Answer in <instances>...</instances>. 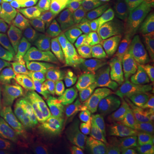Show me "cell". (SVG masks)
<instances>
[{"instance_id":"cell-1","label":"cell","mask_w":154,"mask_h":154,"mask_svg":"<svg viewBox=\"0 0 154 154\" xmlns=\"http://www.w3.org/2000/svg\"><path fill=\"white\" fill-rule=\"evenodd\" d=\"M46 118L50 122H75L112 128L118 127V122L102 103L82 101L69 94L59 96L46 114Z\"/></svg>"},{"instance_id":"cell-2","label":"cell","mask_w":154,"mask_h":154,"mask_svg":"<svg viewBox=\"0 0 154 154\" xmlns=\"http://www.w3.org/2000/svg\"><path fill=\"white\" fill-rule=\"evenodd\" d=\"M3 17L0 22V36L14 47L22 49L24 41L33 30V21L16 5L3 6Z\"/></svg>"},{"instance_id":"cell-3","label":"cell","mask_w":154,"mask_h":154,"mask_svg":"<svg viewBox=\"0 0 154 154\" xmlns=\"http://www.w3.org/2000/svg\"><path fill=\"white\" fill-rule=\"evenodd\" d=\"M116 44L121 51V57L125 62H130L150 49L145 32V25L136 17L128 20L114 36Z\"/></svg>"},{"instance_id":"cell-4","label":"cell","mask_w":154,"mask_h":154,"mask_svg":"<svg viewBox=\"0 0 154 154\" xmlns=\"http://www.w3.org/2000/svg\"><path fill=\"white\" fill-rule=\"evenodd\" d=\"M55 139L62 142H77L92 146L100 137L116 134L111 129L96 124H85L75 122H51Z\"/></svg>"},{"instance_id":"cell-5","label":"cell","mask_w":154,"mask_h":154,"mask_svg":"<svg viewBox=\"0 0 154 154\" xmlns=\"http://www.w3.org/2000/svg\"><path fill=\"white\" fill-rule=\"evenodd\" d=\"M44 69L45 63L42 59L25 49L21 50L15 63V69L31 108L34 102L36 90L43 78Z\"/></svg>"},{"instance_id":"cell-6","label":"cell","mask_w":154,"mask_h":154,"mask_svg":"<svg viewBox=\"0 0 154 154\" xmlns=\"http://www.w3.org/2000/svg\"><path fill=\"white\" fill-rule=\"evenodd\" d=\"M128 117L133 131L154 134V104L147 91L136 81L134 84V98Z\"/></svg>"},{"instance_id":"cell-7","label":"cell","mask_w":154,"mask_h":154,"mask_svg":"<svg viewBox=\"0 0 154 154\" xmlns=\"http://www.w3.org/2000/svg\"><path fill=\"white\" fill-rule=\"evenodd\" d=\"M101 75L93 69L79 68L68 83V89L74 97L85 102H95L101 99Z\"/></svg>"},{"instance_id":"cell-8","label":"cell","mask_w":154,"mask_h":154,"mask_svg":"<svg viewBox=\"0 0 154 154\" xmlns=\"http://www.w3.org/2000/svg\"><path fill=\"white\" fill-rule=\"evenodd\" d=\"M62 94V87L49 74H45L39 82L34 96V102L28 119L35 122L46 116V114Z\"/></svg>"},{"instance_id":"cell-9","label":"cell","mask_w":154,"mask_h":154,"mask_svg":"<svg viewBox=\"0 0 154 154\" xmlns=\"http://www.w3.org/2000/svg\"><path fill=\"white\" fill-rule=\"evenodd\" d=\"M101 98L105 107L114 116L116 121L124 126H128V110L114 75H107L102 79Z\"/></svg>"},{"instance_id":"cell-10","label":"cell","mask_w":154,"mask_h":154,"mask_svg":"<svg viewBox=\"0 0 154 154\" xmlns=\"http://www.w3.org/2000/svg\"><path fill=\"white\" fill-rule=\"evenodd\" d=\"M37 23L56 38H64L80 33L82 23L74 12L38 17Z\"/></svg>"},{"instance_id":"cell-11","label":"cell","mask_w":154,"mask_h":154,"mask_svg":"<svg viewBox=\"0 0 154 154\" xmlns=\"http://www.w3.org/2000/svg\"><path fill=\"white\" fill-rule=\"evenodd\" d=\"M28 52L42 60H48L60 50L58 40L52 37L38 23H35L33 30L22 46Z\"/></svg>"},{"instance_id":"cell-12","label":"cell","mask_w":154,"mask_h":154,"mask_svg":"<svg viewBox=\"0 0 154 154\" xmlns=\"http://www.w3.org/2000/svg\"><path fill=\"white\" fill-rule=\"evenodd\" d=\"M136 3L137 0H102L99 21L114 30L132 16Z\"/></svg>"},{"instance_id":"cell-13","label":"cell","mask_w":154,"mask_h":154,"mask_svg":"<svg viewBox=\"0 0 154 154\" xmlns=\"http://www.w3.org/2000/svg\"><path fill=\"white\" fill-rule=\"evenodd\" d=\"M123 65L119 50L116 44L108 38L95 54L92 69L101 75H110Z\"/></svg>"},{"instance_id":"cell-14","label":"cell","mask_w":154,"mask_h":154,"mask_svg":"<svg viewBox=\"0 0 154 154\" xmlns=\"http://www.w3.org/2000/svg\"><path fill=\"white\" fill-rule=\"evenodd\" d=\"M22 128L24 136L32 148L43 147L55 149L57 141L55 140L51 122L46 116L25 124Z\"/></svg>"},{"instance_id":"cell-15","label":"cell","mask_w":154,"mask_h":154,"mask_svg":"<svg viewBox=\"0 0 154 154\" xmlns=\"http://www.w3.org/2000/svg\"><path fill=\"white\" fill-rule=\"evenodd\" d=\"M0 88L11 99L16 100L28 113L31 105L22 89L16 72L11 67L0 65Z\"/></svg>"},{"instance_id":"cell-16","label":"cell","mask_w":154,"mask_h":154,"mask_svg":"<svg viewBox=\"0 0 154 154\" xmlns=\"http://www.w3.org/2000/svg\"><path fill=\"white\" fill-rule=\"evenodd\" d=\"M46 69L51 76L59 85H67L75 76L78 67L59 51L47 60Z\"/></svg>"},{"instance_id":"cell-17","label":"cell","mask_w":154,"mask_h":154,"mask_svg":"<svg viewBox=\"0 0 154 154\" xmlns=\"http://www.w3.org/2000/svg\"><path fill=\"white\" fill-rule=\"evenodd\" d=\"M58 45L70 60L87 66L90 64V46L79 34L61 38L58 40Z\"/></svg>"},{"instance_id":"cell-18","label":"cell","mask_w":154,"mask_h":154,"mask_svg":"<svg viewBox=\"0 0 154 154\" xmlns=\"http://www.w3.org/2000/svg\"><path fill=\"white\" fill-rule=\"evenodd\" d=\"M112 32L113 30L103 22L94 21L82 24V29L78 34L88 43L92 50L93 55H95Z\"/></svg>"},{"instance_id":"cell-19","label":"cell","mask_w":154,"mask_h":154,"mask_svg":"<svg viewBox=\"0 0 154 154\" xmlns=\"http://www.w3.org/2000/svg\"><path fill=\"white\" fill-rule=\"evenodd\" d=\"M128 69L134 80L143 88H147L154 78V55L150 53L139 57Z\"/></svg>"},{"instance_id":"cell-20","label":"cell","mask_w":154,"mask_h":154,"mask_svg":"<svg viewBox=\"0 0 154 154\" xmlns=\"http://www.w3.org/2000/svg\"><path fill=\"white\" fill-rule=\"evenodd\" d=\"M131 146L116 134L98 139L91 146V154H128Z\"/></svg>"},{"instance_id":"cell-21","label":"cell","mask_w":154,"mask_h":154,"mask_svg":"<svg viewBox=\"0 0 154 154\" xmlns=\"http://www.w3.org/2000/svg\"><path fill=\"white\" fill-rule=\"evenodd\" d=\"M0 116L17 123L28 118V112L0 88Z\"/></svg>"},{"instance_id":"cell-22","label":"cell","mask_w":154,"mask_h":154,"mask_svg":"<svg viewBox=\"0 0 154 154\" xmlns=\"http://www.w3.org/2000/svg\"><path fill=\"white\" fill-rule=\"evenodd\" d=\"M113 75L121 90L128 110L132 105V100L134 98V84L135 80L129 70L128 66L127 65H122L117 71L115 72Z\"/></svg>"},{"instance_id":"cell-23","label":"cell","mask_w":154,"mask_h":154,"mask_svg":"<svg viewBox=\"0 0 154 154\" xmlns=\"http://www.w3.org/2000/svg\"><path fill=\"white\" fill-rule=\"evenodd\" d=\"M101 5L102 0H79L73 12L84 24L99 20Z\"/></svg>"},{"instance_id":"cell-24","label":"cell","mask_w":154,"mask_h":154,"mask_svg":"<svg viewBox=\"0 0 154 154\" xmlns=\"http://www.w3.org/2000/svg\"><path fill=\"white\" fill-rule=\"evenodd\" d=\"M32 150L22 132L9 135L0 145V154H31Z\"/></svg>"},{"instance_id":"cell-25","label":"cell","mask_w":154,"mask_h":154,"mask_svg":"<svg viewBox=\"0 0 154 154\" xmlns=\"http://www.w3.org/2000/svg\"><path fill=\"white\" fill-rule=\"evenodd\" d=\"M132 16L146 26L154 19V0H137Z\"/></svg>"},{"instance_id":"cell-26","label":"cell","mask_w":154,"mask_h":154,"mask_svg":"<svg viewBox=\"0 0 154 154\" xmlns=\"http://www.w3.org/2000/svg\"><path fill=\"white\" fill-rule=\"evenodd\" d=\"M54 150L59 154H91V146L77 142L57 141Z\"/></svg>"},{"instance_id":"cell-27","label":"cell","mask_w":154,"mask_h":154,"mask_svg":"<svg viewBox=\"0 0 154 154\" xmlns=\"http://www.w3.org/2000/svg\"><path fill=\"white\" fill-rule=\"evenodd\" d=\"M17 57L15 47L0 36V65L11 66Z\"/></svg>"},{"instance_id":"cell-28","label":"cell","mask_w":154,"mask_h":154,"mask_svg":"<svg viewBox=\"0 0 154 154\" xmlns=\"http://www.w3.org/2000/svg\"><path fill=\"white\" fill-rule=\"evenodd\" d=\"M76 0H57V2L51 4L44 11H42L41 15L48 16V15H57L65 13L69 11L74 6Z\"/></svg>"},{"instance_id":"cell-29","label":"cell","mask_w":154,"mask_h":154,"mask_svg":"<svg viewBox=\"0 0 154 154\" xmlns=\"http://www.w3.org/2000/svg\"><path fill=\"white\" fill-rule=\"evenodd\" d=\"M22 131V126H20L17 122L7 120L0 116V145L9 135L21 133Z\"/></svg>"},{"instance_id":"cell-30","label":"cell","mask_w":154,"mask_h":154,"mask_svg":"<svg viewBox=\"0 0 154 154\" xmlns=\"http://www.w3.org/2000/svg\"><path fill=\"white\" fill-rule=\"evenodd\" d=\"M18 6L20 10L29 17L38 18L41 15V10L38 9V6L33 2V0H27Z\"/></svg>"},{"instance_id":"cell-31","label":"cell","mask_w":154,"mask_h":154,"mask_svg":"<svg viewBox=\"0 0 154 154\" xmlns=\"http://www.w3.org/2000/svg\"><path fill=\"white\" fill-rule=\"evenodd\" d=\"M128 154H154L153 152L144 143L142 140H137L130 147Z\"/></svg>"},{"instance_id":"cell-32","label":"cell","mask_w":154,"mask_h":154,"mask_svg":"<svg viewBox=\"0 0 154 154\" xmlns=\"http://www.w3.org/2000/svg\"><path fill=\"white\" fill-rule=\"evenodd\" d=\"M145 32L150 48H154V19L145 26Z\"/></svg>"},{"instance_id":"cell-33","label":"cell","mask_w":154,"mask_h":154,"mask_svg":"<svg viewBox=\"0 0 154 154\" xmlns=\"http://www.w3.org/2000/svg\"><path fill=\"white\" fill-rule=\"evenodd\" d=\"M57 0H33V2L38 6V9L41 10V12L42 11H44L45 9H46L49 5H51V4L57 2Z\"/></svg>"},{"instance_id":"cell-34","label":"cell","mask_w":154,"mask_h":154,"mask_svg":"<svg viewBox=\"0 0 154 154\" xmlns=\"http://www.w3.org/2000/svg\"><path fill=\"white\" fill-rule=\"evenodd\" d=\"M31 154H59L54 149L43 148V147H37L33 148Z\"/></svg>"},{"instance_id":"cell-35","label":"cell","mask_w":154,"mask_h":154,"mask_svg":"<svg viewBox=\"0 0 154 154\" xmlns=\"http://www.w3.org/2000/svg\"><path fill=\"white\" fill-rule=\"evenodd\" d=\"M27 0H5V4H10V5H19L20 4H22L23 2H25Z\"/></svg>"},{"instance_id":"cell-36","label":"cell","mask_w":154,"mask_h":154,"mask_svg":"<svg viewBox=\"0 0 154 154\" xmlns=\"http://www.w3.org/2000/svg\"><path fill=\"white\" fill-rule=\"evenodd\" d=\"M152 82L151 86H150V88H149V91H150L151 94H152V95L154 97V78Z\"/></svg>"},{"instance_id":"cell-37","label":"cell","mask_w":154,"mask_h":154,"mask_svg":"<svg viewBox=\"0 0 154 154\" xmlns=\"http://www.w3.org/2000/svg\"><path fill=\"white\" fill-rule=\"evenodd\" d=\"M5 5V0H0V7H3V6Z\"/></svg>"},{"instance_id":"cell-38","label":"cell","mask_w":154,"mask_h":154,"mask_svg":"<svg viewBox=\"0 0 154 154\" xmlns=\"http://www.w3.org/2000/svg\"><path fill=\"white\" fill-rule=\"evenodd\" d=\"M2 17H3V13H2V11L0 10V22L2 21Z\"/></svg>"},{"instance_id":"cell-39","label":"cell","mask_w":154,"mask_h":154,"mask_svg":"<svg viewBox=\"0 0 154 154\" xmlns=\"http://www.w3.org/2000/svg\"><path fill=\"white\" fill-rule=\"evenodd\" d=\"M152 49H153V50L150 51V53H151V54H153V55H154V48H152Z\"/></svg>"}]
</instances>
